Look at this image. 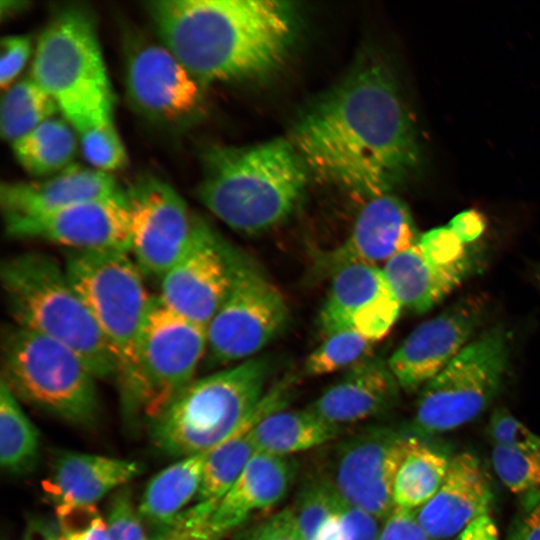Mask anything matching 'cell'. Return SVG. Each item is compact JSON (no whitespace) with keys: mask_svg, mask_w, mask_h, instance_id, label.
I'll return each mask as SVG.
<instances>
[{"mask_svg":"<svg viewBox=\"0 0 540 540\" xmlns=\"http://www.w3.org/2000/svg\"><path fill=\"white\" fill-rule=\"evenodd\" d=\"M289 140L309 174L367 200L392 193L421 163L413 120L377 58L361 60L307 105Z\"/></svg>","mask_w":540,"mask_h":540,"instance_id":"1","label":"cell"},{"mask_svg":"<svg viewBox=\"0 0 540 540\" xmlns=\"http://www.w3.org/2000/svg\"><path fill=\"white\" fill-rule=\"evenodd\" d=\"M159 40L201 83L257 80L278 71L296 17L274 0H156L144 3Z\"/></svg>","mask_w":540,"mask_h":540,"instance_id":"2","label":"cell"},{"mask_svg":"<svg viewBox=\"0 0 540 540\" xmlns=\"http://www.w3.org/2000/svg\"><path fill=\"white\" fill-rule=\"evenodd\" d=\"M308 176L289 139L248 146L213 145L202 155L197 195L230 228L257 234L274 228L294 212Z\"/></svg>","mask_w":540,"mask_h":540,"instance_id":"3","label":"cell"},{"mask_svg":"<svg viewBox=\"0 0 540 540\" xmlns=\"http://www.w3.org/2000/svg\"><path fill=\"white\" fill-rule=\"evenodd\" d=\"M64 266L113 356L127 422L141 416L139 344L152 302L144 275L125 251H66Z\"/></svg>","mask_w":540,"mask_h":540,"instance_id":"4","label":"cell"},{"mask_svg":"<svg viewBox=\"0 0 540 540\" xmlns=\"http://www.w3.org/2000/svg\"><path fill=\"white\" fill-rule=\"evenodd\" d=\"M0 279L12 324L71 348L99 380L115 379L113 356L64 264L25 252L2 262Z\"/></svg>","mask_w":540,"mask_h":540,"instance_id":"5","label":"cell"},{"mask_svg":"<svg viewBox=\"0 0 540 540\" xmlns=\"http://www.w3.org/2000/svg\"><path fill=\"white\" fill-rule=\"evenodd\" d=\"M270 364L250 358L195 379L151 421V438L177 459L207 453L237 432L255 413Z\"/></svg>","mask_w":540,"mask_h":540,"instance_id":"6","label":"cell"},{"mask_svg":"<svg viewBox=\"0 0 540 540\" xmlns=\"http://www.w3.org/2000/svg\"><path fill=\"white\" fill-rule=\"evenodd\" d=\"M78 134L113 120L114 96L88 8L57 12L36 45L30 75Z\"/></svg>","mask_w":540,"mask_h":540,"instance_id":"7","label":"cell"},{"mask_svg":"<svg viewBox=\"0 0 540 540\" xmlns=\"http://www.w3.org/2000/svg\"><path fill=\"white\" fill-rule=\"evenodd\" d=\"M2 377L19 401L71 424L99 414L97 376L71 348L14 324L3 329Z\"/></svg>","mask_w":540,"mask_h":540,"instance_id":"8","label":"cell"},{"mask_svg":"<svg viewBox=\"0 0 540 540\" xmlns=\"http://www.w3.org/2000/svg\"><path fill=\"white\" fill-rule=\"evenodd\" d=\"M509 352L502 326L481 333L421 389L410 431L433 435L475 419L499 393Z\"/></svg>","mask_w":540,"mask_h":540,"instance_id":"9","label":"cell"},{"mask_svg":"<svg viewBox=\"0 0 540 540\" xmlns=\"http://www.w3.org/2000/svg\"><path fill=\"white\" fill-rule=\"evenodd\" d=\"M288 314L278 288L236 253L231 288L207 327L210 360L227 364L252 358L283 330Z\"/></svg>","mask_w":540,"mask_h":540,"instance_id":"10","label":"cell"},{"mask_svg":"<svg viewBox=\"0 0 540 540\" xmlns=\"http://www.w3.org/2000/svg\"><path fill=\"white\" fill-rule=\"evenodd\" d=\"M207 345V327L152 298L139 344L141 416L151 422L195 380Z\"/></svg>","mask_w":540,"mask_h":540,"instance_id":"11","label":"cell"},{"mask_svg":"<svg viewBox=\"0 0 540 540\" xmlns=\"http://www.w3.org/2000/svg\"><path fill=\"white\" fill-rule=\"evenodd\" d=\"M125 88L143 118L173 129L192 125L202 114L201 83L159 40L131 32L124 40Z\"/></svg>","mask_w":540,"mask_h":540,"instance_id":"12","label":"cell"},{"mask_svg":"<svg viewBox=\"0 0 540 540\" xmlns=\"http://www.w3.org/2000/svg\"><path fill=\"white\" fill-rule=\"evenodd\" d=\"M129 254L144 276L161 279L190 245L201 218L167 182L152 176L125 191Z\"/></svg>","mask_w":540,"mask_h":540,"instance_id":"13","label":"cell"},{"mask_svg":"<svg viewBox=\"0 0 540 540\" xmlns=\"http://www.w3.org/2000/svg\"><path fill=\"white\" fill-rule=\"evenodd\" d=\"M419 440L390 427L362 431L339 445L330 481L344 501L385 520L395 508L397 472Z\"/></svg>","mask_w":540,"mask_h":540,"instance_id":"14","label":"cell"},{"mask_svg":"<svg viewBox=\"0 0 540 540\" xmlns=\"http://www.w3.org/2000/svg\"><path fill=\"white\" fill-rule=\"evenodd\" d=\"M235 254L201 218L186 251L160 279L159 298L182 316L208 327L231 288Z\"/></svg>","mask_w":540,"mask_h":540,"instance_id":"15","label":"cell"},{"mask_svg":"<svg viewBox=\"0 0 540 540\" xmlns=\"http://www.w3.org/2000/svg\"><path fill=\"white\" fill-rule=\"evenodd\" d=\"M488 299L466 295L417 326L388 360L401 390L422 389L471 341L488 315Z\"/></svg>","mask_w":540,"mask_h":540,"instance_id":"16","label":"cell"},{"mask_svg":"<svg viewBox=\"0 0 540 540\" xmlns=\"http://www.w3.org/2000/svg\"><path fill=\"white\" fill-rule=\"evenodd\" d=\"M8 237L38 240L67 251L129 252V211L122 195L72 205L50 213L3 219Z\"/></svg>","mask_w":540,"mask_h":540,"instance_id":"17","label":"cell"},{"mask_svg":"<svg viewBox=\"0 0 540 540\" xmlns=\"http://www.w3.org/2000/svg\"><path fill=\"white\" fill-rule=\"evenodd\" d=\"M401 309L382 268L349 264L333 272L319 325L326 336L354 329L376 342L390 331Z\"/></svg>","mask_w":540,"mask_h":540,"instance_id":"18","label":"cell"},{"mask_svg":"<svg viewBox=\"0 0 540 540\" xmlns=\"http://www.w3.org/2000/svg\"><path fill=\"white\" fill-rule=\"evenodd\" d=\"M412 214L393 193L368 199L360 210L345 241L320 257L328 271L355 263L378 266L418 242Z\"/></svg>","mask_w":540,"mask_h":540,"instance_id":"19","label":"cell"},{"mask_svg":"<svg viewBox=\"0 0 540 540\" xmlns=\"http://www.w3.org/2000/svg\"><path fill=\"white\" fill-rule=\"evenodd\" d=\"M493 503L490 482L479 459L470 452L451 457L435 495L416 510L419 524L432 540L457 537Z\"/></svg>","mask_w":540,"mask_h":540,"instance_id":"20","label":"cell"},{"mask_svg":"<svg viewBox=\"0 0 540 540\" xmlns=\"http://www.w3.org/2000/svg\"><path fill=\"white\" fill-rule=\"evenodd\" d=\"M123 193L110 173L74 163L46 178L2 183L0 206L3 219L31 217Z\"/></svg>","mask_w":540,"mask_h":540,"instance_id":"21","label":"cell"},{"mask_svg":"<svg viewBox=\"0 0 540 540\" xmlns=\"http://www.w3.org/2000/svg\"><path fill=\"white\" fill-rule=\"evenodd\" d=\"M400 390L388 361L371 357L346 371L307 408L342 428L392 409Z\"/></svg>","mask_w":540,"mask_h":540,"instance_id":"22","label":"cell"},{"mask_svg":"<svg viewBox=\"0 0 540 540\" xmlns=\"http://www.w3.org/2000/svg\"><path fill=\"white\" fill-rule=\"evenodd\" d=\"M142 470L134 460L65 451L55 458L44 491L56 509L91 506L125 487Z\"/></svg>","mask_w":540,"mask_h":540,"instance_id":"23","label":"cell"},{"mask_svg":"<svg viewBox=\"0 0 540 540\" xmlns=\"http://www.w3.org/2000/svg\"><path fill=\"white\" fill-rule=\"evenodd\" d=\"M295 476L287 457L257 452L231 488L217 501L211 526L222 538L253 513L269 509L287 494Z\"/></svg>","mask_w":540,"mask_h":540,"instance_id":"24","label":"cell"},{"mask_svg":"<svg viewBox=\"0 0 540 540\" xmlns=\"http://www.w3.org/2000/svg\"><path fill=\"white\" fill-rule=\"evenodd\" d=\"M289 385V381L281 382L265 393L252 417L237 432L207 452L197 502H217L231 488L257 453L252 436L254 425L263 416L284 407Z\"/></svg>","mask_w":540,"mask_h":540,"instance_id":"25","label":"cell"},{"mask_svg":"<svg viewBox=\"0 0 540 540\" xmlns=\"http://www.w3.org/2000/svg\"><path fill=\"white\" fill-rule=\"evenodd\" d=\"M382 270L401 308L416 314L432 309L463 282L429 263L417 243L388 259Z\"/></svg>","mask_w":540,"mask_h":540,"instance_id":"26","label":"cell"},{"mask_svg":"<svg viewBox=\"0 0 540 540\" xmlns=\"http://www.w3.org/2000/svg\"><path fill=\"white\" fill-rule=\"evenodd\" d=\"M206 454L180 458L149 481L137 505L144 523L158 531L187 509L188 503L198 495Z\"/></svg>","mask_w":540,"mask_h":540,"instance_id":"27","label":"cell"},{"mask_svg":"<svg viewBox=\"0 0 540 540\" xmlns=\"http://www.w3.org/2000/svg\"><path fill=\"white\" fill-rule=\"evenodd\" d=\"M341 428L317 416L310 409H279L260 418L252 429L257 452L287 457L336 438Z\"/></svg>","mask_w":540,"mask_h":540,"instance_id":"28","label":"cell"},{"mask_svg":"<svg viewBox=\"0 0 540 540\" xmlns=\"http://www.w3.org/2000/svg\"><path fill=\"white\" fill-rule=\"evenodd\" d=\"M75 133L64 118L52 117L11 144L12 150L28 174L46 178L74 164L77 152Z\"/></svg>","mask_w":540,"mask_h":540,"instance_id":"29","label":"cell"},{"mask_svg":"<svg viewBox=\"0 0 540 540\" xmlns=\"http://www.w3.org/2000/svg\"><path fill=\"white\" fill-rule=\"evenodd\" d=\"M39 432L22 409L20 401L1 380L0 462L4 471L24 475L39 459Z\"/></svg>","mask_w":540,"mask_h":540,"instance_id":"30","label":"cell"},{"mask_svg":"<svg viewBox=\"0 0 540 540\" xmlns=\"http://www.w3.org/2000/svg\"><path fill=\"white\" fill-rule=\"evenodd\" d=\"M450 460L419 440L397 472L393 491L395 507L416 511L425 505L441 486Z\"/></svg>","mask_w":540,"mask_h":540,"instance_id":"31","label":"cell"},{"mask_svg":"<svg viewBox=\"0 0 540 540\" xmlns=\"http://www.w3.org/2000/svg\"><path fill=\"white\" fill-rule=\"evenodd\" d=\"M57 112L55 101L31 76L22 78L2 94L1 136L13 144Z\"/></svg>","mask_w":540,"mask_h":540,"instance_id":"32","label":"cell"},{"mask_svg":"<svg viewBox=\"0 0 540 540\" xmlns=\"http://www.w3.org/2000/svg\"><path fill=\"white\" fill-rule=\"evenodd\" d=\"M374 343L354 329L335 332L308 355L303 371L309 376L348 371L372 357Z\"/></svg>","mask_w":540,"mask_h":540,"instance_id":"33","label":"cell"},{"mask_svg":"<svg viewBox=\"0 0 540 540\" xmlns=\"http://www.w3.org/2000/svg\"><path fill=\"white\" fill-rule=\"evenodd\" d=\"M492 466L513 493L528 496L540 492V456L504 444H493Z\"/></svg>","mask_w":540,"mask_h":540,"instance_id":"34","label":"cell"},{"mask_svg":"<svg viewBox=\"0 0 540 540\" xmlns=\"http://www.w3.org/2000/svg\"><path fill=\"white\" fill-rule=\"evenodd\" d=\"M330 479L312 481L304 485L292 507L304 540H312L320 525L335 512L341 502Z\"/></svg>","mask_w":540,"mask_h":540,"instance_id":"35","label":"cell"},{"mask_svg":"<svg viewBox=\"0 0 540 540\" xmlns=\"http://www.w3.org/2000/svg\"><path fill=\"white\" fill-rule=\"evenodd\" d=\"M82 154L92 168L110 173L127 164V154L113 120L78 134Z\"/></svg>","mask_w":540,"mask_h":540,"instance_id":"36","label":"cell"},{"mask_svg":"<svg viewBox=\"0 0 540 540\" xmlns=\"http://www.w3.org/2000/svg\"><path fill=\"white\" fill-rule=\"evenodd\" d=\"M216 503L197 502L149 540H219L210 522Z\"/></svg>","mask_w":540,"mask_h":540,"instance_id":"37","label":"cell"},{"mask_svg":"<svg viewBox=\"0 0 540 540\" xmlns=\"http://www.w3.org/2000/svg\"><path fill=\"white\" fill-rule=\"evenodd\" d=\"M106 521L109 540H149L144 522L127 486L118 489L112 495Z\"/></svg>","mask_w":540,"mask_h":540,"instance_id":"38","label":"cell"},{"mask_svg":"<svg viewBox=\"0 0 540 540\" xmlns=\"http://www.w3.org/2000/svg\"><path fill=\"white\" fill-rule=\"evenodd\" d=\"M56 516L64 540H109L107 521L96 505L56 509Z\"/></svg>","mask_w":540,"mask_h":540,"instance_id":"39","label":"cell"},{"mask_svg":"<svg viewBox=\"0 0 540 540\" xmlns=\"http://www.w3.org/2000/svg\"><path fill=\"white\" fill-rule=\"evenodd\" d=\"M488 433L493 444L513 446L540 456V435L530 430L504 407L492 412Z\"/></svg>","mask_w":540,"mask_h":540,"instance_id":"40","label":"cell"},{"mask_svg":"<svg viewBox=\"0 0 540 540\" xmlns=\"http://www.w3.org/2000/svg\"><path fill=\"white\" fill-rule=\"evenodd\" d=\"M238 540H304V538L291 507H287L250 527Z\"/></svg>","mask_w":540,"mask_h":540,"instance_id":"41","label":"cell"},{"mask_svg":"<svg viewBox=\"0 0 540 540\" xmlns=\"http://www.w3.org/2000/svg\"><path fill=\"white\" fill-rule=\"evenodd\" d=\"M28 35H9L1 40L0 85L7 89L21 72L31 54Z\"/></svg>","mask_w":540,"mask_h":540,"instance_id":"42","label":"cell"},{"mask_svg":"<svg viewBox=\"0 0 540 540\" xmlns=\"http://www.w3.org/2000/svg\"><path fill=\"white\" fill-rule=\"evenodd\" d=\"M377 540H432L418 522L416 512L394 508L384 520Z\"/></svg>","mask_w":540,"mask_h":540,"instance_id":"43","label":"cell"},{"mask_svg":"<svg viewBox=\"0 0 540 540\" xmlns=\"http://www.w3.org/2000/svg\"><path fill=\"white\" fill-rule=\"evenodd\" d=\"M507 540H540V492L524 496L523 508L513 519Z\"/></svg>","mask_w":540,"mask_h":540,"instance_id":"44","label":"cell"},{"mask_svg":"<svg viewBox=\"0 0 540 540\" xmlns=\"http://www.w3.org/2000/svg\"><path fill=\"white\" fill-rule=\"evenodd\" d=\"M465 245H473L486 229L481 213L468 209L456 214L447 225Z\"/></svg>","mask_w":540,"mask_h":540,"instance_id":"45","label":"cell"},{"mask_svg":"<svg viewBox=\"0 0 540 540\" xmlns=\"http://www.w3.org/2000/svg\"><path fill=\"white\" fill-rule=\"evenodd\" d=\"M454 540H500L498 529L489 514L473 521Z\"/></svg>","mask_w":540,"mask_h":540,"instance_id":"46","label":"cell"},{"mask_svg":"<svg viewBox=\"0 0 540 540\" xmlns=\"http://www.w3.org/2000/svg\"><path fill=\"white\" fill-rule=\"evenodd\" d=\"M23 540H64L57 522L44 519L30 521L24 533Z\"/></svg>","mask_w":540,"mask_h":540,"instance_id":"47","label":"cell"},{"mask_svg":"<svg viewBox=\"0 0 540 540\" xmlns=\"http://www.w3.org/2000/svg\"><path fill=\"white\" fill-rule=\"evenodd\" d=\"M27 4L28 2L20 0L1 1V17L4 18L6 16L17 14L19 11L25 9Z\"/></svg>","mask_w":540,"mask_h":540,"instance_id":"48","label":"cell"},{"mask_svg":"<svg viewBox=\"0 0 540 540\" xmlns=\"http://www.w3.org/2000/svg\"><path fill=\"white\" fill-rule=\"evenodd\" d=\"M536 281L540 288V267L537 269V272H536Z\"/></svg>","mask_w":540,"mask_h":540,"instance_id":"49","label":"cell"}]
</instances>
